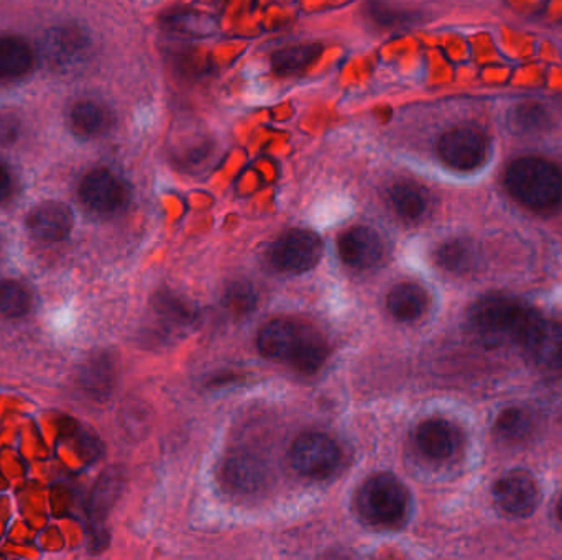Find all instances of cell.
Masks as SVG:
<instances>
[{
	"instance_id": "obj_16",
	"label": "cell",
	"mask_w": 562,
	"mask_h": 560,
	"mask_svg": "<svg viewBox=\"0 0 562 560\" xmlns=\"http://www.w3.org/2000/svg\"><path fill=\"white\" fill-rule=\"evenodd\" d=\"M388 202L393 212L406 222H416L429 211V194L423 186L413 181H398L388 191Z\"/></svg>"
},
{
	"instance_id": "obj_1",
	"label": "cell",
	"mask_w": 562,
	"mask_h": 560,
	"mask_svg": "<svg viewBox=\"0 0 562 560\" xmlns=\"http://www.w3.org/2000/svg\"><path fill=\"white\" fill-rule=\"evenodd\" d=\"M541 317L528 304L503 294L480 298L470 309V326L485 345H525Z\"/></svg>"
},
{
	"instance_id": "obj_17",
	"label": "cell",
	"mask_w": 562,
	"mask_h": 560,
	"mask_svg": "<svg viewBox=\"0 0 562 560\" xmlns=\"http://www.w3.org/2000/svg\"><path fill=\"white\" fill-rule=\"evenodd\" d=\"M114 114L99 102L81 101L70 114L71 129L81 138H97L106 135L114 125Z\"/></svg>"
},
{
	"instance_id": "obj_21",
	"label": "cell",
	"mask_w": 562,
	"mask_h": 560,
	"mask_svg": "<svg viewBox=\"0 0 562 560\" xmlns=\"http://www.w3.org/2000/svg\"><path fill=\"white\" fill-rule=\"evenodd\" d=\"M508 127L515 134H541L551 127V115L538 102H523L508 112Z\"/></svg>"
},
{
	"instance_id": "obj_14",
	"label": "cell",
	"mask_w": 562,
	"mask_h": 560,
	"mask_svg": "<svg viewBox=\"0 0 562 560\" xmlns=\"http://www.w3.org/2000/svg\"><path fill=\"white\" fill-rule=\"evenodd\" d=\"M416 446L428 459H451L461 449V429L446 419H428L416 431Z\"/></svg>"
},
{
	"instance_id": "obj_9",
	"label": "cell",
	"mask_w": 562,
	"mask_h": 560,
	"mask_svg": "<svg viewBox=\"0 0 562 560\" xmlns=\"http://www.w3.org/2000/svg\"><path fill=\"white\" fill-rule=\"evenodd\" d=\"M88 35L76 27L53 28L42 42V55L51 68L70 71L83 65L89 55Z\"/></svg>"
},
{
	"instance_id": "obj_19",
	"label": "cell",
	"mask_w": 562,
	"mask_h": 560,
	"mask_svg": "<svg viewBox=\"0 0 562 560\" xmlns=\"http://www.w3.org/2000/svg\"><path fill=\"white\" fill-rule=\"evenodd\" d=\"M35 63V53L24 40L17 37H0V79L24 78Z\"/></svg>"
},
{
	"instance_id": "obj_4",
	"label": "cell",
	"mask_w": 562,
	"mask_h": 560,
	"mask_svg": "<svg viewBox=\"0 0 562 560\" xmlns=\"http://www.w3.org/2000/svg\"><path fill=\"white\" fill-rule=\"evenodd\" d=\"M359 511L369 523L398 526L408 511V492L390 473H378L359 492Z\"/></svg>"
},
{
	"instance_id": "obj_29",
	"label": "cell",
	"mask_w": 562,
	"mask_h": 560,
	"mask_svg": "<svg viewBox=\"0 0 562 560\" xmlns=\"http://www.w3.org/2000/svg\"><path fill=\"white\" fill-rule=\"evenodd\" d=\"M198 20V15L189 14H176L166 15L165 23L166 27L173 28V30H178V32H198L203 33L204 23H196Z\"/></svg>"
},
{
	"instance_id": "obj_32",
	"label": "cell",
	"mask_w": 562,
	"mask_h": 560,
	"mask_svg": "<svg viewBox=\"0 0 562 560\" xmlns=\"http://www.w3.org/2000/svg\"><path fill=\"white\" fill-rule=\"evenodd\" d=\"M556 513H558L559 521L562 523V495L561 498H559L558 506H556Z\"/></svg>"
},
{
	"instance_id": "obj_22",
	"label": "cell",
	"mask_w": 562,
	"mask_h": 560,
	"mask_svg": "<svg viewBox=\"0 0 562 560\" xmlns=\"http://www.w3.org/2000/svg\"><path fill=\"white\" fill-rule=\"evenodd\" d=\"M120 487H122V478L119 477L116 470L104 473L99 478V482L94 487L93 495H91V503H89L94 528H101L102 519L106 518L107 511L111 510V506L117 500Z\"/></svg>"
},
{
	"instance_id": "obj_26",
	"label": "cell",
	"mask_w": 562,
	"mask_h": 560,
	"mask_svg": "<svg viewBox=\"0 0 562 560\" xmlns=\"http://www.w3.org/2000/svg\"><path fill=\"white\" fill-rule=\"evenodd\" d=\"M369 19L383 28H405L411 27L418 19V14L410 10L398 9L393 5L383 4L380 0H372L367 5Z\"/></svg>"
},
{
	"instance_id": "obj_7",
	"label": "cell",
	"mask_w": 562,
	"mask_h": 560,
	"mask_svg": "<svg viewBox=\"0 0 562 560\" xmlns=\"http://www.w3.org/2000/svg\"><path fill=\"white\" fill-rule=\"evenodd\" d=\"M291 465L296 472L311 478L329 477L341 462V450L331 437L309 432L291 447Z\"/></svg>"
},
{
	"instance_id": "obj_13",
	"label": "cell",
	"mask_w": 562,
	"mask_h": 560,
	"mask_svg": "<svg viewBox=\"0 0 562 560\" xmlns=\"http://www.w3.org/2000/svg\"><path fill=\"white\" fill-rule=\"evenodd\" d=\"M339 255L347 267L367 270L382 260L383 242L369 227H352L339 239Z\"/></svg>"
},
{
	"instance_id": "obj_31",
	"label": "cell",
	"mask_w": 562,
	"mask_h": 560,
	"mask_svg": "<svg viewBox=\"0 0 562 560\" xmlns=\"http://www.w3.org/2000/svg\"><path fill=\"white\" fill-rule=\"evenodd\" d=\"M12 194V176L4 165H0V202L7 201Z\"/></svg>"
},
{
	"instance_id": "obj_6",
	"label": "cell",
	"mask_w": 562,
	"mask_h": 560,
	"mask_svg": "<svg viewBox=\"0 0 562 560\" xmlns=\"http://www.w3.org/2000/svg\"><path fill=\"white\" fill-rule=\"evenodd\" d=\"M438 155L452 170L472 171L489 158L490 140L475 127H457L439 138Z\"/></svg>"
},
{
	"instance_id": "obj_10",
	"label": "cell",
	"mask_w": 562,
	"mask_h": 560,
	"mask_svg": "<svg viewBox=\"0 0 562 560\" xmlns=\"http://www.w3.org/2000/svg\"><path fill=\"white\" fill-rule=\"evenodd\" d=\"M493 500L500 510L515 518H526L536 510L539 501L538 487L528 473L510 472L493 487Z\"/></svg>"
},
{
	"instance_id": "obj_15",
	"label": "cell",
	"mask_w": 562,
	"mask_h": 560,
	"mask_svg": "<svg viewBox=\"0 0 562 560\" xmlns=\"http://www.w3.org/2000/svg\"><path fill=\"white\" fill-rule=\"evenodd\" d=\"M79 388L96 401H106L116 383V368L107 354H96L83 363L78 375Z\"/></svg>"
},
{
	"instance_id": "obj_23",
	"label": "cell",
	"mask_w": 562,
	"mask_h": 560,
	"mask_svg": "<svg viewBox=\"0 0 562 560\" xmlns=\"http://www.w3.org/2000/svg\"><path fill=\"white\" fill-rule=\"evenodd\" d=\"M32 309V294L20 281L0 280V316L19 319L27 316Z\"/></svg>"
},
{
	"instance_id": "obj_3",
	"label": "cell",
	"mask_w": 562,
	"mask_h": 560,
	"mask_svg": "<svg viewBox=\"0 0 562 560\" xmlns=\"http://www.w3.org/2000/svg\"><path fill=\"white\" fill-rule=\"evenodd\" d=\"M505 186L516 201L533 211H551L562 202V170L546 158L512 161L505 173Z\"/></svg>"
},
{
	"instance_id": "obj_28",
	"label": "cell",
	"mask_w": 562,
	"mask_h": 560,
	"mask_svg": "<svg viewBox=\"0 0 562 560\" xmlns=\"http://www.w3.org/2000/svg\"><path fill=\"white\" fill-rule=\"evenodd\" d=\"M20 120L12 112H0V145L14 143L20 135Z\"/></svg>"
},
{
	"instance_id": "obj_12",
	"label": "cell",
	"mask_w": 562,
	"mask_h": 560,
	"mask_svg": "<svg viewBox=\"0 0 562 560\" xmlns=\"http://www.w3.org/2000/svg\"><path fill=\"white\" fill-rule=\"evenodd\" d=\"M526 352L539 370L561 375L562 373V324L561 322L541 321L536 324L526 339Z\"/></svg>"
},
{
	"instance_id": "obj_24",
	"label": "cell",
	"mask_w": 562,
	"mask_h": 560,
	"mask_svg": "<svg viewBox=\"0 0 562 560\" xmlns=\"http://www.w3.org/2000/svg\"><path fill=\"white\" fill-rule=\"evenodd\" d=\"M535 427V421L525 409L510 408L498 416L495 434L505 442L525 441Z\"/></svg>"
},
{
	"instance_id": "obj_25",
	"label": "cell",
	"mask_w": 562,
	"mask_h": 560,
	"mask_svg": "<svg viewBox=\"0 0 562 560\" xmlns=\"http://www.w3.org/2000/svg\"><path fill=\"white\" fill-rule=\"evenodd\" d=\"M439 267L451 273H464L474 267L475 253L472 245L464 240H452L439 248L436 253Z\"/></svg>"
},
{
	"instance_id": "obj_18",
	"label": "cell",
	"mask_w": 562,
	"mask_h": 560,
	"mask_svg": "<svg viewBox=\"0 0 562 560\" xmlns=\"http://www.w3.org/2000/svg\"><path fill=\"white\" fill-rule=\"evenodd\" d=\"M428 293L416 283H401L388 293V311L401 322L420 319L428 309Z\"/></svg>"
},
{
	"instance_id": "obj_5",
	"label": "cell",
	"mask_w": 562,
	"mask_h": 560,
	"mask_svg": "<svg viewBox=\"0 0 562 560\" xmlns=\"http://www.w3.org/2000/svg\"><path fill=\"white\" fill-rule=\"evenodd\" d=\"M268 257L277 270L300 275L318 265L323 257V242L311 230H288L273 242Z\"/></svg>"
},
{
	"instance_id": "obj_27",
	"label": "cell",
	"mask_w": 562,
	"mask_h": 560,
	"mask_svg": "<svg viewBox=\"0 0 562 560\" xmlns=\"http://www.w3.org/2000/svg\"><path fill=\"white\" fill-rule=\"evenodd\" d=\"M224 303L232 313L247 314L255 308L257 294H255L254 288L247 283H234L227 288Z\"/></svg>"
},
{
	"instance_id": "obj_20",
	"label": "cell",
	"mask_w": 562,
	"mask_h": 560,
	"mask_svg": "<svg viewBox=\"0 0 562 560\" xmlns=\"http://www.w3.org/2000/svg\"><path fill=\"white\" fill-rule=\"evenodd\" d=\"M323 53L321 43H303V45L288 46L278 50L272 56V66L281 76L303 73L309 66L318 61Z\"/></svg>"
},
{
	"instance_id": "obj_11",
	"label": "cell",
	"mask_w": 562,
	"mask_h": 560,
	"mask_svg": "<svg viewBox=\"0 0 562 560\" xmlns=\"http://www.w3.org/2000/svg\"><path fill=\"white\" fill-rule=\"evenodd\" d=\"M74 217L70 207L63 202L48 201L28 212L25 225L33 239L56 244L68 239L73 230Z\"/></svg>"
},
{
	"instance_id": "obj_8",
	"label": "cell",
	"mask_w": 562,
	"mask_h": 560,
	"mask_svg": "<svg viewBox=\"0 0 562 560\" xmlns=\"http://www.w3.org/2000/svg\"><path fill=\"white\" fill-rule=\"evenodd\" d=\"M78 193L84 206L99 216L116 214L129 201V191L124 181L104 168L89 171L79 184Z\"/></svg>"
},
{
	"instance_id": "obj_2",
	"label": "cell",
	"mask_w": 562,
	"mask_h": 560,
	"mask_svg": "<svg viewBox=\"0 0 562 560\" xmlns=\"http://www.w3.org/2000/svg\"><path fill=\"white\" fill-rule=\"evenodd\" d=\"M257 347L263 357L290 363L301 373L318 372L328 357V345L321 334L288 319L265 324L258 332Z\"/></svg>"
},
{
	"instance_id": "obj_30",
	"label": "cell",
	"mask_w": 562,
	"mask_h": 560,
	"mask_svg": "<svg viewBox=\"0 0 562 560\" xmlns=\"http://www.w3.org/2000/svg\"><path fill=\"white\" fill-rule=\"evenodd\" d=\"M211 153V145L209 143H201V145H194L191 150L185 153V163L188 165H198L201 161L206 160Z\"/></svg>"
}]
</instances>
